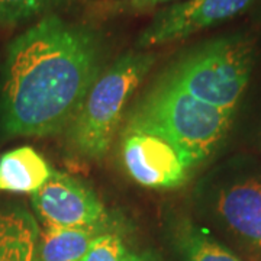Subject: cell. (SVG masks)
I'll return each instance as SVG.
<instances>
[{"mask_svg":"<svg viewBox=\"0 0 261 261\" xmlns=\"http://www.w3.org/2000/svg\"><path fill=\"white\" fill-rule=\"evenodd\" d=\"M171 0H106L97 3V15L105 16H119V15H134L152 9L159 5Z\"/></svg>","mask_w":261,"mask_h":261,"instance_id":"15","label":"cell"},{"mask_svg":"<svg viewBox=\"0 0 261 261\" xmlns=\"http://www.w3.org/2000/svg\"><path fill=\"white\" fill-rule=\"evenodd\" d=\"M105 225L90 228L44 226L39 229L35 261H80Z\"/></svg>","mask_w":261,"mask_h":261,"instance_id":"10","label":"cell"},{"mask_svg":"<svg viewBox=\"0 0 261 261\" xmlns=\"http://www.w3.org/2000/svg\"><path fill=\"white\" fill-rule=\"evenodd\" d=\"M129 252L118 233L102 232L92 241L80 261H128Z\"/></svg>","mask_w":261,"mask_h":261,"instance_id":"14","label":"cell"},{"mask_svg":"<svg viewBox=\"0 0 261 261\" xmlns=\"http://www.w3.org/2000/svg\"><path fill=\"white\" fill-rule=\"evenodd\" d=\"M202 199L216 225L261 261V167L225 168L214 174Z\"/></svg>","mask_w":261,"mask_h":261,"instance_id":"5","label":"cell"},{"mask_svg":"<svg viewBox=\"0 0 261 261\" xmlns=\"http://www.w3.org/2000/svg\"><path fill=\"white\" fill-rule=\"evenodd\" d=\"M32 205L44 226L90 228L105 225L106 219V209L93 190L60 171H53L32 193Z\"/></svg>","mask_w":261,"mask_h":261,"instance_id":"8","label":"cell"},{"mask_svg":"<svg viewBox=\"0 0 261 261\" xmlns=\"http://www.w3.org/2000/svg\"><path fill=\"white\" fill-rule=\"evenodd\" d=\"M39 226L27 212L0 211V261H35Z\"/></svg>","mask_w":261,"mask_h":261,"instance_id":"11","label":"cell"},{"mask_svg":"<svg viewBox=\"0 0 261 261\" xmlns=\"http://www.w3.org/2000/svg\"><path fill=\"white\" fill-rule=\"evenodd\" d=\"M176 245L185 261H244L211 235L190 224L178 228Z\"/></svg>","mask_w":261,"mask_h":261,"instance_id":"12","label":"cell"},{"mask_svg":"<svg viewBox=\"0 0 261 261\" xmlns=\"http://www.w3.org/2000/svg\"><path fill=\"white\" fill-rule=\"evenodd\" d=\"M122 161L130 177L148 189L183 186L195 170L174 144L148 130L123 129Z\"/></svg>","mask_w":261,"mask_h":261,"instance_id":"6","label":"cell"},{"mask_svg":"<svg viewBox=\"0 0 261 261\" xmlns=\"http://www.w3.org/2000/svg\"><path fill=\"white\" fill-rule=\"evenodd\" d=\"M155 58L154 53H128L99 74L68 126V141L77 155L86 160L106 155L126 103Z\"/></svg>","mask_w":261,"mask_h":261,"instance_id":"4","label":"cell"},{"mask_svg":"<svg viewBox=\"0 0 261 261\" xmlns=\"http://www.w3.org/2000/svg\"><path fill=\"white\" fill-rule=\"evenodd\" d=\"M128 261H161L159 255H155L151 251L142 252H129V258Z\"/></svg>","mask_w":261,"mask_h":261,"instance_id":"16","label":"cell"},{"mask_svg":"<svg viewBox=\"0 0 261 261\" xmlns=\"http://www.w3.org/2000/svg\"><path fill=\"white\" fill-rule=\"evenodd\" d=\"M255 0H185L160 10L141 32L138 47H159L195 35L244 13Z\"/></svg>","mask_w":261,"mask_h":261,"instance_id":"7","label":"cell"},{"mask_svg":"<svg viewBox=\"0 0 261 261\" xmlns=\"http://www.w3.org/2000/svg\"><path fill=\"white\" fill-rule=\"evenodd\" d=\"M233 116L197 100L161 74L132 108L123 129L157 134L174 144L197 168L224 144Z\"/></svg>","mask_w":261,"mask_h":261,"instance_id":"2","label":"cell"},{"mask_svg":"<svg viewBox=\"0 0 261 261\" xmlns=\"http://www.w3.org/2000/svg\"><path fill=\"white\" fill-rule=\"evenodd\" d=\"M47 160L37 149L23 145L0 157V192L35 193L53 174Z\"/></svg>","mask_w":261,"mask_h":261,"instance_id":"9","label":"cell"},{"mask_svg":"<svg viewBox=\"0 0 261 261\" xmlns=\"http://www.w3.org/2000/svg\"><path fill=\"white\" fill-rule=\"evenodd\" d=\"M257 18H258V20L261 22V3L260 6H258V10H257Z\"/></svg>","mask_w":261,"mask_h":261,"instance_id":"17","label":"cell"},{"mask_svg":"<svg viewBox=\"0 0 261 261\" xmlns=\"http://www.w3.org/2000/svg\"><path fill=\"white\" fill-rule=\"evenodd\" d=\"M254 64V39L233 34L189 49L163 74L197 100L235 113L248 87Z\"/></svg>","mask_w":261,"mask_h":261,"instance_id":"3","label":"cell"},{"mask_svg":"<svg viewBox=\"0 0 261 261\" xmlns=\"http://www.w3.org/2000/svg\"><path fill=\"white\" fill-rule=\"evenodd\" d=\"M102 65L96 31L57 15L41 19L6 51L0 97L5 130L49 137L68 128Z\"/></svg>","mask_w":261,"mask_h":261,"instance_id":"1","label":"cell"},{"mask_svg":"<svg viewBox=\"0 0 261 261\" xmlns=\"http://www.w3.org/2000/svg\"><path fill=\"white\" fill-rule=\"evenodd\" d=\"M65 0H0V25L13 27L54 9Z\"/></svg>","mask_w":261,"mask_h":261,"instance_id":"13","label":"cell"}]
</instances>
